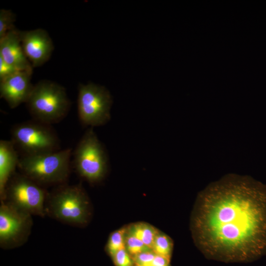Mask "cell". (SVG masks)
<instances>
[{"mask_svg":"<svg viewBox=\"0 0 266 266\" xmlns=\"http://www.w3.org/2000/svg\"><path fill=\"white\" fill-rule=\"evenodd\" d=\"M191 221L194 240L208 258L257 260L266 254V185L226 175L199 193Z\"/></svg>","mask_w":266,"mask_h":266,"instance_id":"obj_1","label":"cell"},{"mask_svg":"<svg viewBox=\"0 0 266 266\" xmlns=\"http://www.w3.org/2000/svg\"><path fill=\"white\" fill-rule=\"evenodd\" d=\"M45 210L53 218L77 227L86 225L91 214L89 198L80 185L58 186L48 194Z\"/></svg>","mask_w":266,"mask_h":266,"instance_id":"obj_2","label":"cell"},{"mask_svg":"<svg viewBox=\"0 0 266 266\" xmlns=\"http://www.w3.org/2000/svg\"><path fill=\"white\" fill-rule=\"evenodd\" d=\"M71 149L21 156L18 165L20 173L37 184L60 185L65 184L70 173Z\"/></svg>","mask_w":266,"mask_h":266,"instance_id":"obj_3","label":"cell"},{"mask_svg":"<svg viewBox=\"0 0 266 266\" xmlns=\"http://www.w3.org/2000/svg\"><path fill=\"white\" fill-rule=\"evenodd\" d=\"M26 103L33 120L50 125L62 120L70 106L65 88L46 80L33 86Z\"/></svg>","mask_w":266,"mask_h":266,"instance_id":"obj_4","label":"cell"},{"mask_svg":"<svg viewBox=\"0 0 266 266\" xmlns=\"http://www.w3.org/2000/svg\"><path fill=\"white\" fill-rule=\"evenodd\" d=\"M11 141L21 156L60 150V140L50 125L33 120L18 124L11 130Z\"/></svg>","mask_w":266,"mask_h":266,"instance_id":"obj_5","label":"cell"},{"mask_svg":"<svg viewBox=\"0 0 266 266\" xmlns=\"http://www.w3.org/2000/svg\"><path fill=\"white\" fill-rule=\"evenodd\" d=\"M73 156L74 166L80 177L91 183L104 178L108 168L107 157L92 127L79 141Z\"/></svg>","mask_w":266,"mask_h":266,"instance_id":"obj_6","label":"cell"},{"mask_svg":"<svg viewBox=\"0 0 266 266\" xmlns=\"http://www.w3.org/2000/svg\"><path fill=\"white\" fill-rule=\"evenodd\" d=\"M48 195L42 186L21 173L15 172L7 184L3 201L32 216L43 217L46 214Z\"/></svg>","mask_w":266,"mask_h":266,"instance_id":"obj_7","label":"cell"},{"mask_svg":"<svg viewBox=\"0 0 266 266\" xmlns=\"http://www.w3.org/2000/svg\"><path fill=\"white\" fill-rule=\"evenodd\" d=\"M112 103L111 96L104 87L92 83L79 85L78 114L84 125L93 127L106 124L110 118Z\"/></svg>","mask_w":266,"mask_h":266,"instance_id":"obj_8","label":"cell"},{"mask_svg":"<svg viewBox=\"0 0 266 266\" xmlns=\"http://www.w3.org/2000/svg\"><path fill=\"white\" fill-rule=\"evenodd\" d=\"M32 215L6 201L0 206V245L10 249L19 247L28 240L33 226Z\"/></svg>","mask_w":266,"mask_h":266,"instance_id":"obj_9","label":"cell"},{"mask_svg":"<svg viewBox=\"0 0 266 266\" xmlns=\"http://www.w3.org/2000/svg\"><path fill=\"white\" fill-rule=\"evenodd\" d=\"M21 45L33 67L43 65L50 58L54 50L52 40L42 29L20 31Z\"/></svg>","mask_w":266,"mask_h":266,"instance_id":"obj_10","label":"cell"},{"mask_svg":"<svg viewBox=\"0 0 266 266\" xmlns=\"http://www.w3.org/2000/svg\"><path fill=\"white\" fill-rule=\"evenodd\" d=\"M33 71L21 70L0 80V97L11 108L28 100L33 86L31 82Z\"/></svg>","mask_w":266,"mask_h":266,"instance_id":"obj_11","label":"cell"},{"mask_svg":"<svg viewBox=\"0 0 266 266\" xmlns=\"http://www.w3.org/2000/svg\"><path fill=\"white\" fill-rule=\"evenodd\" d=\"M20 32L15 28L0 38V57L19 70L33 71L21 45Z\"/></svg>","mask_w":266,"mask_h":266,"instance_id":"obj_12","label":"cell"},{"mask_svg":"<svg viewBox=\"0 0 266 266\" xmlns=\"http://www.w3.org/2000/svg\"><path fill=\"white\" fill-rule=\"evenodd\" d=\"M20 157L11 140L0 141V197L5 198L7 184L18 167Z\"/></svg>","mask_w":266,"mask_h":266,"instance_id":"obj_13","label":"cell"},{"mask_svg":"<svg viewBox=\"0 0 266 266\" xmlns=\"http://www.w3.org/2000/svg\"><path fill=\"white\" fill-rule=\"evenodd\" d=\"M126 227L127 232L135 236L152 249L155 238L159 231L157 229L144 222L136 223Z\"/></svg>","mask_w":266,"mask_h":266,"instance_id":"obj_14","label":"cell"},{"mask_svg":"<svg viewBox=\"0 0 266 266\" xmlns=\"http://www.w3.org/2000/svg\"><path fill=\"white\" fill-rule=\"evenodd\" d=\"M127 228H120L110 234L106 245V250L109 255L112 257L119 250L126 248L125 240Z\"/></svg>","mask_w":266,"mask_h":266,"instance_id":"obj_15","label":"cell"},{"mask_svg":"<svg viewBox=\"0 0 266 266\" xmlns=\"http://www.w3.org/2000/svg\"><path fill=\"white\" fill-rule=\"evenodd\" d=\"M173 245L172 239L166 234L159 231L154 241L152 250L156 254L170 258Z\"/></svg>","mask_w":266,"mask_h":266,"instance_id":"obj_16","label":"cell"},{"mask_svg":"<svg viewBox=\"0 0 266 266\" xmlns=\"http://www.w3.org/2000/svg\"><path fill=\"white\" fill-rule=\"evenodd\" d=\"M15 18V14L10 10H0V38L8 32L15 29L14 23Z\"/></svg>","mask_w":266,"mask_h":266,"instance_id":"obj_17","label":"cell"},{"mask_svg":"<svg viewBox=\"0 0 266 266\" xmlns=\"http://www.w3.org/2000/svg\"><path fill=\"white\" fill-rule=\"evenodd\" d=\"M125 248L132 256L146 250H152L145 245L142 241L127 231L126 235Z\"/></svg>","mask_w":266,"mask_h":266,"instance_id":"obj_18","label":"cell"},{"mask_svg":"<svg viewBox=\"0 0 266 266\" xmlns=\"http://www.w3.org/2000/svg\"><path fill=\"white\" fill-rule=\"evenodd\" d=\"M112 258L116 266H133L134 263L132 256L126 248L117 251Z\"/></svg>","mask_w":266,"mask_h":266,"instance_id":"obj_19","label":"cell"},{"mask_svg":"<svg viewBox=\"0 0 266 266\" xmlns=\"http://www.w3.org/2000/svg\"><path fill=\"white\" fill-rule=\"evenodd\" d=\"M156 254L152 250H148L132 256L135 265L149 266Z\"/></svg>","mask_w":266,"mask_h":266,"instance_id":"obj_20","label":"cell"},{"mask_svg":"<svg viewBox=\"0 0 266 266\" xmlns=\"http://www.w3.org/2000/svg\"><path fill=\"white\" fill-rule=\"evenodd\" d=\"M21 71L6 63L1 57H0V80Z\"/></svg>","mask_w":266,"mask_h":266,"instance_id":"obj_21","label":"cell"},{"mask_svg":"<svg viewBox=\"0 0 266 266\" xmlns=\"http://www.w3.org/2000/svg\"><path fill=\"white\" fill-rule=\"evenodd\" d=\"M170 258L156 254L149 266H170Z\"/></svg>","mask_w":266,"mask_h":266,"instance_id":"obj_22","label":"cell"},{"mask_svg":"<svg viewBox=\"0 0 266 266\" xmlns=\"http://www.w3.org/2000/svg\"><path fill=\"white\" fill-rule=\"evenodd\" d=\"M135 266H142L135 265Z\"/></svg>","mask_w":266,"mask_h":266,"instance_id":"obj_23","label":"cell"}]
</instances>
